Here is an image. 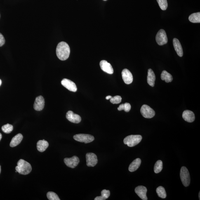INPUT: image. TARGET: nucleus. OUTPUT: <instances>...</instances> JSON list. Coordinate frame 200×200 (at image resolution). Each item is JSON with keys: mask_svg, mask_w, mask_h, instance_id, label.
<instances>
[{"mask_svg": "<svg viewBox=\"0 0 200 200\" xmlns=\"http://www.w3.org/2000/svg\"><path fill=\"white\" fill-rule=\"evenodd\" d=\"M142 138L140 135H130L125 138L123 142L129 147H133L140 143Z\"/></svg>", "mask_w": 200, "mask_h": 200, "instance_id": "obj_3", "label": "nucleus"}, {"mask_svg": "<svg viewBox=\"0 0 200 200\" xmlns=\"http://www.w3.org/2000/svg\"><path fill=\"white\" fill-rule=\"evenodd\" d=\"M163 169V162L161 160H158L155 165L154 171L155 173H158L162 171Z\"/></svg>", "mask_w": 200, "mask_h": 200, "instance_id": "obj_26", "label": "nucleus"}, {"mask_svg": "<svg viewBox=\"0 0 200 200\" xmlns=\"http://www.w3.org/2000/svg\"><path fill=\"white\" fill-rule=\"evenodd\" d=\"M1 84H2V81L0 79V86H1Z\"/></svg>", "mask_w": 200, "mask_h": 200, "instance_id": "obj_35", "label": "nucleus"}, {"mask_svg": "<svg viewBox=\"0 0 200 200\" xmlns=\"http://www.w3.org/2000/svg\"><path fill=\"white\" fill-rule=\"evenodd\" d=\"M110 102L113 104H119L122 101L121 97L119 95L112 97L110 99Z\"/></svg>", "mask_w": 200, "mask_h": 200, "instance_id": "obj_31", "label": "nucleus"}, {"mask_svg": "<svg viewBox=\"0 0 200 200\" xmlns=\"http://www.w3.org/2000/svg\"><path fill=\"white\" fill-rule=\"evenodd\" d=\"M182 117L186 121L192 122L195 120V116L194 112L189 110H185L182 114Z\"/></svg>", "mask_w": 200, "mask_h": 200, "instance_id": "obj_16", "label": "nucleus"}, {"mask_svg": "<svg viewBox=\"0 0 200 200\" xmlns=\"http://www.w3.org/2000/svg\"><path fill=\"white\" fill-rule=\"evenodd\" d=\"M56 53L57 57L61 60H65L68 58L70 53V49L67 43L61 42L57 46Z\"/></svg>", "mask_w": 200, "mask_h": 200, "instance_id": "obj_1", "label": "nucleus"}, {"mask_svg": "<svg viewBox=\"0 0 200 200\" xmlns=\"http://www.w3.org/2000/svg\"><path fill=\"white\" fill-rule=\"evenodd\" d=\"M189 20L190 21L194 23H200V13H197L192 14L189 16Z\"/></svg>", "mask_w": 200, "mask_h": 200, "instance_id": "obj_23", "label": "nucleus"}, {"mask_svg": "<svg viewBox=\"0 0 200 200\" xmlns=\"http://www.w3.org/2000/svg\"><path fill=\"white\" fill-rule=\"evenodd\" d=\"M100 66L102 70L107 74H112L114 73V69L112 65L107 61L102 60L100 62Z\"/></svg>", "mask_w": 200, "mask_h": 200, "instance_id": "obj_14", "label": "nucleus"}, {"mask_svg": "<svg viewBox=\"0 0 200 200\" xmlns=\"http://www.w3.org/2000/svg\"><path fill=\"white\" fill-rule=\"evenodd\" d=\"M157 1L162 10H165L167 9L168 6L167 0H157Z\"/></svg>", "mask_w": 200, "mask_h": 200, "instance_id": "obj_29", "label": "nucleus"}, {"mask_svg": "<svg viewBox=\"0 0 200 200\" xmlns=\"http://www.w3.org/2000/svg\"><path fill=\"white\" fill-rule=\"evenodd\" d=\"M66 118L69 121L74 123H78L81 121V116L71 111H68L67 113Z\"/></svg>", "mask_w": 200, "mask_h": 200, "instance_id": "obj_12", "label": "nucleus"}, {"mask_svg": "<svg viewBox=\"0 0 200 200\" xmlns=\"http://www.w3.org/2000/svg\"><path fill=\"white\" fill-rule=\"evenodd\" d=\"M161 78L162 80L165 81L166 83L171 82L173 81V76L166 71H162L161 75Z\"/></svg>", "mask_w": 200, "mask_h": 200, "instance_id": "obj_22", "label": "nucleus"}, {"mask_svg": "<svg viewBox=\"0 0 200 200\" xmlns=\"http://www.w3.org/2000/svg\"><path fill=\"white\" fill-rule=\"evenodd\" d=\"M131 105L128 103H126L124 104H122L118 107V111H121L124 110L125 112H129L131 109Z\"/></svg>", "mask_w": 200, "mask_h": 200, "instance_id": "obj_27", "label": "nucleus"}, {"mask_svg": "<svg viewBox=\"0 0 200 200\" xmlns=\"http://www.w3.org/2000/svg\"><path fill=\"white\" fill-rule=\"evenodd\" d=\"M65 164L68 167L74 168L79 164L80 161L77 156H74L71 158H65L64 159Z\"/></svg>", "mask_w": 200, "mask_h": 200, "instance_id": "obj_9", "label": "nucleus"}, {"mask_svg": "<svg viewBox=\"0 0 200 200\" xmlns=\"http://www.w3.org/2000/svg\"><path fill=\"white\" fill-rule=\"evenodd\" d=\"M45 100L42 96L36 97L34 104V109L37 111H41L43 110L45 106Z\"/></svg>", "mask_w": 200, "mask_h": 200, "instance_id": "obj_13", "label": "nucleus"}, {"mask_svg": "<svg viewBox=\"0 0 200 200\" xmlns=\"http://www.w3.org/2000/svg\"><path fill=\"white\" fill-rule=\"evenodd\" d=\"M200 192H199V200H200Z\"/></svg>", "mask_w": 200, "mask_h": 200, "instance_id": "obj_36", "label": "nucleus"}, {"mask_svg": "<svg viewBox=\"0 0 200 200\" xmlns=\"http://www.w3.org/2000/svg\"><path fill=\"white\" fill-rule=\"evenodd\" d=\"M112 96H111L110 95L107 96H106V100H109V99H110L111 98H112Z\"/></svg>", "mask_w": 200, "mask_h": 200, "instance_id": "obj_33", "label": "nucleus"}, {"mask_svg": "<svg viewBox=\"0 0 200 200\" xmlns=\"http://www.w3.org/2000/svg\"><path fill=\"white\" fill-rule=\"evenodd\" d=\"M75 140L78 142H84L85 144L89 143L95 140L94 137L93 135L86 134H79L74 136Z\"/></svg>", "mask_w": 200, "mask_h": 200, "instance_id": "obj_5", "label": "nucleus"}, {"mask_svg": "<svg viewBox=\"0 0 200 200\" xmlns=\"http://www.w3.org/2000/svg\"><path fill=\"white\" fill-rule=\"evenodd\" d=\"M23 136L21 133H19L15 136L12 139L11 142H10V147H16L23 140Z\"/></svg>", "mask_w": 200, "mask_h": 200, "instance_id": "obj_19", "label": "nucleus"}, {"mask_svg": "<svg viewBox=\"0 0 200 200\" xmlns=\"http://www.w3.org/2000/svg\"><path fill=\"white\" fill-rule=\"evenodd\" d=\"M147 188L144 186H138L135 189V193L143 200H147Z\"/></svg>", "mask_w": 200, "mask_h": 200, "instance_id": "obj_15", "label": "nucleus"}, {"mask_svg": "<svg viewBox=\"0 0 200 200\" xmlns=\"http://www.w3.org/2000/svg\"><path fill=\"white\" fill-rule=\"evenodd\" d=\"M5 43V39L4 36L0 33V47L2 46Z\"/></svg>", "mask_w": 200, "mask_h": 200, "instance_id": "obj_32", "label": "nucleus"}, {"mask_svg": "<svg viewBox=\"0 0 200 200\" xmlns=\"http://www.w3.org/2000/svg\"><path fill=\"white\" fill-rule=\"evenodd\" d=\"M156 79L155 74L152 69H149L148 70L147 82L150 86L154 87Z\"/></svg>", "mask_w": 200, "mask_h": 200, "instance_id": "obj_18", "label": "nucleus"}, {"mask_svg": "<svg viewBox=\"0 0 200 200\" xmlns=\"http://www.w3.org/2000/svg\"><path fill=\"white\" fill-rule=\"evenodd\" d=\"M47 197L49 200H60V198L56 193L53 192H49L47 194Z\"/></svg>", "mask_w": 200, "mask_h": 200, "instance_id": "obj_30", "label": "nucleus"}, {"mask_svg": "<svg viewBox=\"0 0 200 200\" xmlns=\"http://www.w3.org/2000/svg\"><path fill=\"white\" fill-rule=\"evenodd\" d=\"M15 169L20 174L27 175L32 171V168L30 163L25 160L20 159L17 163Z\"/></svg>", "mask_w": 200, "mask_h": 200, "instance_id": "obj_2", "label": "nucleus"}, {"mask_svg": "<svg viewBox=\"0 0 200 200\" xmlns=\"http://www.w3.org/2000/svg\"><path fill=\"white\" fill-rule=\"evenodd\" d=\"M86 165L89 167H94L98 162L96 155L93 153H88L86 154Z\"/></svg>", "mask_w": 200, "mask_h": 200, "instance_id": "obj_8", "label": "nucleus"}, {"mask_svg": "<svg viewBox=\"0 0 200 200\" xmlns=\"http://www.w3.org/2000/svg\"><path fill=\"white\" fill-rule=\"evenodd\" d=\"M2 138V135L1 133H0V141H1Z\"/></svg>", "mask_w": 200, "mask_h": 200, "instance_id": "obj_34", "label": "nucleus"}, {"mask_svg": "<svg viewBox=\"0 0 200 200\" xmlns=\"http://www.w3.org/2000/svg\"><path fill=\"white\" fill-rule=\"evenodd\" d=\"M2 129L3 132L6 133H9L13 131V126L9 124H7L3 125L2 127Z\"/></svg>", "mask_w": 200, "mask_h": 200, "instance_id": "obj_28", "label": "nucleus"}, {"mask_svg": "<svg viewBox=\"0 0 200 200\" xmlns=\"http://www.w3.org/2000/svg\"><path fill=\"white\" fill-rule=\"evenodd\" d=\"M173 42L174 48L177 54L179 56L182 57L183 55V51L180 41L176 38H174Z\"/></svg>", "mask_w": 200, "mask_h": 200, "instance_id": "obj_17", "label": "nucleus"}, {"mask_svg": "<svg viewBox=\"0 0 200 200\" xmlns=\"http://www.w3.org/2000/svg\"><path fill=\"white\" fill-rule=\"evenodd\" d=\"M141 163V160L140 158H137V159L134 160V161L131 163L129 167V170L130 172H133L136 171L140 167Z\"/></svg>", "mask_w": 200, "mask_h": 200, "instance_id": "obj_20", "label": "nucleus"}, {"mask_svg": "<svg viewBox=\"0 0 200 200\" xmlns=\"http://www.w3.org/2000/svg\"><path fill=\"white\" fill-rule=\"evenodd\" d=\"M180 175L183 185L185 187L189 186L191 181L190 174L186 167L183 166L181 168Z\"/></svg>", "mask_w": 200, "mask_h": 200, "instance_id": "obj_4", "label": "nucleus"}, {"mask_svg": "<svg viewBox=\"0 0 200 200\" xmlns=\"http://www.w3.org/2000/svg\"><path fill=\"white\" fill-rule=\"evenodd\" d=\"M156 42L160 46L166 44L168 39L165 31L163 29H161L157 33L156 36Z\"/></svg>", "mask_w": 200, "mask_h": 200, "instance_id": "obj_6", "label": "nucleus"}, {"mask_svg": "<svg viewBox=\"0 0 200 200\" xmlns=\"http://www.w3.org/2000/svg\"><path fill=\"white\" fill-rule=\"evenodd\" d=\"M101 196L96 197L95 200H105L107 199L110 195V192L109 190L104 189L101 192Z\"/></svg>", "mask_w": 200, "mask_h": 200, "instance_id": "obj_24", "label": "nucleus"}, {"mask_svg": "<svg viewBox=\"0 0 200 200\" xmlns=\"http://www.w3.org/2000/svg\"><path fill=\"white\" fill-rule=\"evenodd\" d=\"M61 84L63 86L70 91L73 92L77 91V88L75 83L70 80L64 79L61 81Z\"/></svg>", "mask_w": 200, "mask_h": 200, "instance_id": "obj_10", "label": "nucleus"}, {"mask_svg": "<svg viewBox=\"0 0 200 200\" xmlns=\"http://www.w3.org/2000/svg\"><path fill=\"white\" fill-rule=\"evenodd\" d=\"M103 1H107V0H103Z\"/></svg>", "mask_w": 200, "mask_h": 200, "instance_id": "obj_38", "label": "nucleus"}, {"mask_svg": "<svg viewBox=\"0 0 200 200\" xmlns=\"http://www.w3.org/2000/svg\"><path fill=\"white\" fill-rule=\"evenodd\" d=\"M1 173V166H0V173Z\"/></svg>", "mask_w": 200, "mask_h": 200, "instance_id": "obj_37", "label": "nucleus"}, {"mask_svg": "<svg viewBox=\"0 0 200 200\" xmlns=\"http://www.w3.org/2000/svg\"><path fill=\"white\" fill-rule=\"evenodd\" d=\"M49 146L48 143L44 140L38 141L37 144L38 150L40 152H43L46 150Z\"/></svg>", "mask_w": 200, "mask_h": 200, "instance_id": "obj_21", "label": "nucleus"}, {"mask_svg": "<svg viewBox=\"0 0 200 200\" xmlns=\"http://www.w3.org/2000/svg\"><path fill=\"white\" fill-rule=\"evenodd\" d=\"M158 195L159 197L164 199L166 197V191L164 187L162 186L158 187L156 190Z\"/></svg>", "mask_w": 200, "mask_h": 200, "instance_id": "obj_25", "label": "nucleus"}, {"mask_svg": "<svg viewBox=\"0 0 200 200\" xmlns=\"http://www.w3.org/2000/svg\"><path fill=\"white\" fill-rule=\"evenodd\" d=\"M122 79L124 82L126 84H130L133 82V75L128 69H125L122 72Z\"/></svg>", "mask_w": 200, "mask_h": 200, "instance_id": "obj_11", "label": "nucleus"}, {"mask_svg": "<svg viewBox=\"0 0 200 200\" xmlns=\"http://www.w3.org/2000/svg\"><path fill=\"white\" fill-rule=\"evenodd\" d=\"M141 114L146 118H151L155 115V113L152 108L147 105H143L140 109Z\"/></svg>", "mask_w": 200, "mask_h": 200, "instance_id": "obj_7", "label": "nucleus"}]
</instances>
